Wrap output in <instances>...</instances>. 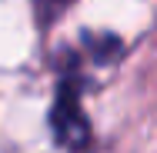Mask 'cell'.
<instances>
[{"label": "cell", "instance_id": "cell-1", "mask_svg": "<svg viewBox=\"0 0 157 153\" xmlns=\"http://www.w3.org/2000/svg\"><path fill=\"white\" fill-rule=\"evenodd\" d=\"M80 97H84L80 70L70 67L57 77V100H54V110H50L54 137L67 150H84L90 143V123H87V113L80 107Z\"/></svg>", "mask_w": 157, "mask_h": 153}, {"label": "cell", "instance_id": "cell-2", "mask_svg": "<svg viewBox=\"0 0 157 153\" xmlns=\"http://www.w3.org/2000/svg\"><path fill=\"white\" fill-rule=\"evenodd\" d=\"M74 0H33V10H37V20L47 27V24H54V20H60L63 10L70 7Z\"/></svg>", "mask_w": 157, "mask_h": 153}]
</instances>
